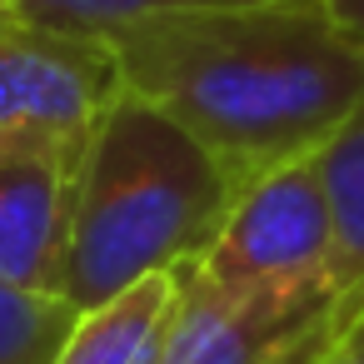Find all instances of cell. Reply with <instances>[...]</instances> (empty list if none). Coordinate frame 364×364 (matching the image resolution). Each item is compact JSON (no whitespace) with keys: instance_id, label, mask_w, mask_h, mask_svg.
Segmentation results:
<instances>
[{"instance_id":"2","label":"cell","mask_w":364,"mask_h":364,"mask_svg":"<svg viewBox=\"0 0 364 364\" xmlns=\"http://www.w3.org/2000/svg\"><path fill=\"white\" fill-rule=\"evenodd\" d=\"M235 195V180L185 125L120 90L75 170L60 294L75 309H95L150 274L200 259Z\"/></svg>"},{"instance_id":"5","label":"cell","mask_w":364,"mask_h":364,"mask_svg":"<svg viewBox=\"0 0 364 364\" xmlns=\"http://www.w3.org/2000/svg\"><path fill=\"white\" fill-rule=\"evenodd\" d=\"M329 304L334 294H230L190 259L160 364H269Z\"/></svg>"},{"instance_id":"1","label":"cell","mask_w":364,"mask_h":364,"mask_svg":"<svg viewBox=\"0 0 364 364\" xmlns=\"http://www.w3.org/2000/svg\"><path fill=\"white\" fill-rule=\"evenodd\" d=\"M110 46L125 90L185 125L235 190L319 155L364 110V50L319 0L155 16Z\"/></svg>"},{"instance_id":"13","label":"cell","mask_w":364,"mask_h":364,"mask_svg":"<svg viewBox=\"0 0 364 364\" xmlns=\"http://www.w3.org/2000/svg\"><path fill=\"white\" fill-rule=\"evenodd\" d=\"M0 6H16V11H21V0H0Z\"/></svg>"},{"instance_id":"3","label":"cell","mask_w":364,"mask_h":364,"mask_svg":"<svg viewBox=\"0 0 364 364\" xmlns=\"http://www.w3.org/2000/svg\"><path fill=\"white\" fill-rule=\"evenodd\" d=\"M120 90L125 75L110 41L55 31L0 6V155L26 145L85 155Z\"/></svg>"},{"instance_id":"7","label":"cell","mask_w":364,"mask_h":364,"mask_svg":"<svg viewBox=\"0 0 364 364\" xmlns=\"http://www.w3.org/2000/svg\"><path fill=\"white\" fill-rule=\"evenodd\" d=\"M175 299H180V269H165L95 309H80L55 364H160Z\"/></svg>"},{"instance_id":"4","label":"cell","mask_w":364,"mask_h":364,"mask_svg":"<svg viewBox=\"0 0 364 364\" xmlns=\"http://www.w3.org/2000/svg\"><path fill=\"white\" fill-rule=\"evenodd\" d=\"M329 200L319 160H289L240 185L215 245L195 259L230 294H334L329 289Z\"/></svg>"},{"instance_id":"11","label":"cell","mask_w":364,"mask_h":364,"mask_svg":"<svg viewBox=\"0 0 364 364\" xmlns=\"http://www.w3.org/2000/svg\"><path fill=\"white\" fill-rule=\"evenodd\" d=\"M319 364H364V309L339 324V334L329 339V349L319 354Z\"/></svg>"},{"instance_id":"12","label":"cell","mask_w":364,"mask_h":364,"mask_svg":"<svg viewBox=\"0 0 364 364\" xmlns=\"http://www.w3.org/2000/svg\"><path fill=\"white\" fill-rule=\"evenodd\" d=\"M319 6H324V16L364 50V0H319Z\"/></svg>"},{"instance_id":"8","label":"cell","mask_w":364,"mask_h":364,"mask_svg":"<svg viewBox=\"0 0 364 364\" xmlns=\"http://www.w3.org/2000/svg\"><path fill=\"white\" fill-rule=\"evenodd\" d=\"M314 160L329 200V225H334L329 289L344 314H359L364 309V110L349 125H339Z\"/></svg>"},{"instance_id":"10","label":"cell","mask_w":364,"mask_h":364,"mask_svg":"<svg viewBox=\"0 0 364 364\" xmlns=\"http://www.w3.org/2000/svg\"><path fill=\"white\" fill-rule=\"evenodd\" d=\"M220 6H259V0H21V11L75 36L110 41L140 21L180 16V11H220Z\"/></svg>"},{"instance_id":"6","label":"cell","mask_w":364,"mask_h":364,"mask_svg":"<svg viewBox=\"0 0 364 364\" xmlns=\"http://www.w3.org/2000/svg\"><path fill=\"white\" fill-rule=\"evenodd\" d=\"M80 155L26 145L0 155V279L36 294H60Z\"/></svg>"},{"instance_id":"9","label":"cell","mask_w":364,"mask_h":364,"mask_svg":"<svg viewBox=\"0 0 364 364\" xmlns=\"http://www.w3.org/2000/svg\"><path fill=\"white\" fill-rule=\"evenodd\" d=\"M80 309L65 294H36L0 279V364H55Z\"/></svg>"}]
</instances>
